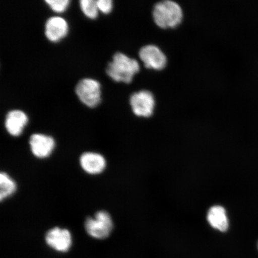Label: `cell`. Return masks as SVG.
<instances>
[{"label": "cell", "mask_w": 258, "mask_h": 258, "mask_svg": "<svg viewBox=\"0 0 258 258\" xmlns=\"http://www.w3.org/2000/svg\"><path fill=\"white\" fill-rule=\"evenodd\" d=\"M140 70V63L137 60L117 52L113 56L111 62L108 63L106 72L115 82L128 84Z\"/></svg>", "instance_id": "obj_1"}, {"label": "cell", "mask_w": 258, "mask_h": 258, "mask_svg": "<svg viewBox=\"0 0 258 258\" xmlns=\"http://www.w3.org/2000/svg\"><path fill=\"white\" fill-rule=\"evenodd\" d=\"M153 18L154 23L160 28H176L181 24L183 10L178 3L172 0H164L154 6Z\"/></svg>", "instance_id": "obj_2"}, {"label": "cell", "mask_w": 258, "mask_h": 258, "mask_svg": "<svg viewBox=\"0 0 258 258\" xmlns=\"http://www.w3.org/2000/svg\"><path fill=\"white\" fill-rule=\"evenodd\" d=\"M85 228L87 233L97 239H104L110 234L113 222L110 215L106 211L97 212L94 218L86 219Z\"/></svg>", "instance_id": "obj_3"}, {"label": "cell", "mask_w": 258, "mask_h": 258, "mask_svg": "<svg viewBox=\"0 0 258 258\" xmlns=\"http://www.w3.org/2000/svg\"><path fill=\"white\" fill-rule=\"evenodd\" d=\"M76 92L80 101L90 108L95 107L101 101V85L95 80H81L77 83Z\"/></svg>", "instance_id": "obj_4"}, {"label": "cell", "mask_w": 258, "mask_h": 258, "mask_svg": "<svg viewBox=\"0 0 258 258\" xmlns=\"http://www.w3.org/2000/svg\"><path fill=\"white\" fill-rule=\"evenodd\" d=\"M130 104L132 111L138 117L148 118L153 114L156 100L152 92L143 90L131 96Z\"/></svg>", "instance_id": "obj_5"}, {"label": "cell", "mask_w": 258, "mask_h": 258, "mask_svg": "<svg viewBox=\"0 0 258 258\" xmlns=\"http://www.w3.org/2000/svg\"><path fill=\"white\" fill-rule=\"evenodd\" d=\"M139 56L148 69L161 71L165 69L167 66L166 54L156 45H145L139 51Z\"/></svg>", "instance_id": "obj_6"}, {"label": "cell", "mask_w": 258, "mask_h": 258, "mask_svg": "<svg viewBox=\"0 0 258 258\" xmlns=\"http://www.w3.org/2000/svg\"><path fill=\"white\" fill-rule=\"evenodd\" d=\"M45 239L48 246L60 252H67L72 245V234L67 229H51L47 232Z\"/></svg>", "instance_id": "obj_7"}, {"label": "cell", "mask_w": 258, "mask_h": 258, "mask_svg": "<svg viewBox=\"0 0 258 258\" xmlns=\"http://www.w3.org/2000/svg\"><path fill=\"white\" fill-rule=\"evenodd\" d=\"M32 154L36 157L44 159L50 156L55 146L52 137L43 134H33L30 139Z\"/></svg>", "instance_id": "obj_8"}, {"label": "cell", "mask_w": 258, "mask_h": 258, "mask_svg": "<svg viewBox=\"0 0 258 258\" xmlns=\"http://www.w3.org/2000/svg\"><path fill=\"white\" fill-rule=\"evenodd\" d=\"M67 22L59 16H53L47 19L45 25V35L51 41L56 42L62 39L67 34Z\"/></svg>", "instance_id": "obj_9"}, {"label": "cell", "mask_w": 258, "mask_h": 258, "mask_svg": "<svg viewBox=\"0 0 258 258\" xmlns=\"http://www.w3.org/2000/svg\"><path fill=\"white\" fill-rule=\"evenodd\" d=\"M80 163L86 172L96 175L104 171L106 161L102 155L95 153H85L80 157Z\"/></svg>", "instance_id": "obj_10"}, {"label": "cell", "mask_w": 258, "mask_h": 258, "mask_svg": "<svg viewBox=\"0 0 258 258\" xmlns=\"http://www.w3.org/2000/svg\"><path fill=\"white\" fill-rule=\"evenodd\" d=\"M28 122V117L23 111L12 110L6 115L5 127L9 134L19 136Z\"/></svg>", "instance_id": "obj_11"}, {"label": "cell", "mask_w": 258, "mask_h": 258, "mask_svg": "<svg viewBox=\"0 0 258 258\" xmlns=\"http://www.w3.org/2000/svg\"><path fill=\"white\" fill-rule=\"evenodd\" d=\"M208 221L216 230L221 232L227 231L229 221L225 209L221 206H213L208 213Z\"/></svg>", "instance_id": "obj_12"}, {"label": "cell", "mask_w": 258, "mask_h": 258, "mask_svg": "<svg viewBox=\"0 0 258 258\" xmlns=\"http://www.w3.org/2000/svg\"><path fill=\"white\" fill-rule=\"evenodd\" d=\"M16 185L14 180L7 173L2 172L0 175V199L8 198L16 191Z\"/></svg>", "instance_id": "obj_13"}, {"label": "cell", "mask_w": 258, "mask_h": 258, "mask_svg": "<svg viewBox=\"0 0 258 258\" xmlns=\"http://www.w3.org/2000/svg\"><path fill=\"white\" fill-rule=\"evenodd\" d=\"M80 4L84 14L88 18L95 19L98 15V8L95 0H81Z\"/></svg>", "instance_id": "obj_14"}, {"label": "cell", "mask_w": 258, "mask_h": 258, "mask_svg": "<svg viewBox=\"0 0 258 258\" xmlns=\"http://www.w3.org/2000/svg\"><path fill=\"white\" fill-rule=\"evenodd\" d=\"M46 3L53 11L62 12L69 6V0H46Z\"/></svg>", "instance_id": "obj_15"}, {"label": "cell", "mask_w": 258, "mask_h": 258, "mask_svg": "<svg viewBox=\"0 0 258 258\" xmlns=\"http://www.w3.org/2000/svg\"><path fill=\"white\" fill-rule=\"evenodd\" d=\"M96 4L98 9L104 14H108L111 11L112 8L111 0H97Z\"/></svg>", "instance_id": "obj_16"}, {"label": "cell", "mask_w": 258, "mask_h": 258, "mask_svg": "<svg viewBox=\"0 0 258 258\" xmlns=\"http://www.w3.org/2000/svg\"><path fill=\"white\" fill-rule=\"evenodd\" d=\"M257 249H258V242H257Z\"/></svg>", "instance_id": "obj_17"}]
</instances>
